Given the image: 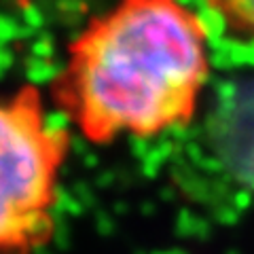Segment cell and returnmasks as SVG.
<instances>
[{"label": "cell", "instance_id": "obj_1", "mask_svg": "<svg viewBox=\"0 0 254 254\" xmlns=\"http://www.w3.org/2000/svg\"><path fill=\"white\" fill-rule=\"evenodd\" d=\"M208 76V30L193 9L180 0H119L68 45L51 100L102 146L187 125Z\"/></svg>", "mask_w": 254, "mask_h": 254}, {"label": "cell", "instance_id": "obj_2", "mask_svg": "<svg viewBox=\"0 0 254 254\" xmlns=\"http://www.w3.org/2000/svg\"><path fill=\"white\" fill-rule=\"evenodd\" d=\"M70 136L26 85L0 98V254H34L53 240Z\"/></svg>", "mask_w": 254, "mask_h": 254}, {"label": "cell", "instance_id": "obj_3", "mask_svg": "<svg viewBox=\"0 0 254 254\" xmlns=\"http://www.w3.org/2000/svg\"><path fill=\"white\" fill-rule=\"evenodd\" d=\"M205 4L229 36L254 47V0H205Z\"/></svg>", "mask_w": 254, "mask_h": 254}]
</instances>
